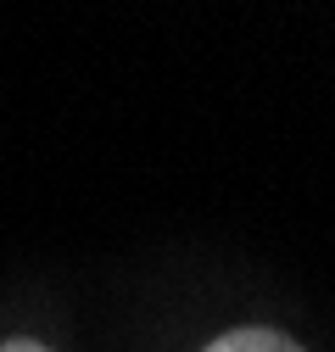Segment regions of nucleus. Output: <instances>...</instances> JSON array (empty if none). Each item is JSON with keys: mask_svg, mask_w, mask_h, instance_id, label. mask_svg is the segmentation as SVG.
I'll list each match as a JSON object with an SVG mask.
<instances>
[{"mask_svg": "<svg viewBox=\"0 0 335 352\" xmlns=\"http://www.w3.org/2000/svg\"><path fill=\"white\" fill-rule=\"evenodd\" d=\"M207 352H302L290 336H279V330H263V324H246V330H224Z\"/></svg>", "mask_w": 335, "mask_h": 352, "instance_id": "nucleus-1", "label": "nucleus"}, {"mask_svg": "<svg viewBox=\"0 0 335 352\" xmlns=\"http://www.w3.org/2000/svg\"><path fill=\"white\" fill-rule=\"evenodd\" d=\"M0 352H51V346H39V341H23V336H17V341H6Z\"/></svg>", "mask_w": 335, "mask_h": 352, "instance_id": "nucleus-2", "label": "nucleus"}]
</instances>
